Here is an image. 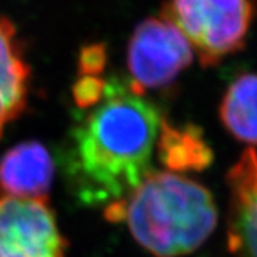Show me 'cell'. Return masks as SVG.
<instances>
[{
	"label": "cell",
	"instance_id": "6da1fadb",
	"mask_svg": "<svg viewBox=\"0 0 257 257\" xmlns=\"http://www.w3.org/2000/svg\"><path fill=\"white\" fill-rule=\"evenodd\" d=\"M160 114L128 80L104 82L100 100L76 120L60 155L73 196L87 206L124 200L152 173Z\"/></svg>",
	"mask_w": 257,
	"mask_h": 257
},
{
	"label": "cell",
	"instance_id": "30bf717a",
	"mask_svg": "<svg viewBox=\"0 0 257 257\" xmlns=\"http://www.w3.org/2000/svg\"><path fill=\"white\" fill-rule=\"evenodd\" d=\"M229 248L241 257H257V184L248 192L231 196Z\"/></svg>",
	"mask_w": 257,
	"mask_h": 257
},
{
	"label": "cell",
	"instance_id": "7a4b0ae2",
	"mask_svg": "<svg viewBox=\"0 0 257 257\" xmlns=\"http://www.w3.org/2000/svg\"><path fill=\"white\" fill-rule=\"evenodd\" d=\"M124 220L136 241L153 256L179 257L207 240L217 223V209L200 183L152 172L124 199Z\"/></svg>",
	"mask_w": 257,
	"mask_h": 257
},
{
	"label": "cell",
	"instance_id": "5b68a950",
	"mask_svg": "<svg viewBox=\"0 0 257 257\" xmlns=\"http://www.w3.org/2000/svg\"><path fill=\"white\" fill-rule=\"evenodd\" d=\"M66 248L46 200L0 199V257H64Z\"/></svg>",
	"mask_w": 257,
	"mask_h": 257
},
{
	"label": "cell",
	"instance_id": "3957f363",
	"mask_svg": "<svg viewBox=\"0 0 257 257\" xmlns=\"http://www.w3.org/2000/svg\"><path fill=\"white\" fill-rule=\"evenodd\" d=\"M254 15L256 0H167L162 9L204 67L244 47Z\"/></svg>",
	"mask_w": 257,
	"mask_h": 257
},
{
	"label": "cell",
	"instance_id": "7c38bea8",
	"mask_svg": "<svg viewBox=\"0 0 257 257\" xmlns=\"http://www.w3.org/2000/svg\"><path fill=\"white\" fill-rule=\"evenodd\" d=\"M107 62V52L103 43H92L82 49L79 55V76H100Z\"/></svg>",
	"mask_w": 257,
	"mask_h": 257
},
{
	"label": "cell",
	"instance_id": "ba28073f",
	"mask_svg": "<svg viewBox=\"0 0 257 257\" xmlns=\"http://www.w3.org/2000/svg\"><path fill=\"white\" fill-rule=\"evenodd\" d=\"M157 153L162 165L173 172H202L213 162V152L203 139L202 128L194 124L177 127L160 121Z\"/></svg>",
	"mask_w": 257,
	"mask_h": 257
},
{
	"label": "cell",
	"instance_id": "277c9868",
	"mask_svg": "<svg viewBox=\"0 0 257 257\" xmlns=\"http://www.w3.org/2000/svg\"><path fill=\"white\" fill-rule=\"evenodd\" d=\"M192 60V46L173 23L163 16L149 18L135 29L128 43V82L142 94L162 89L175 82Z\"/></svg>",
	"mask_w": 257,
	"mask_h": 257
},
{
	"label": "cell",
	"instance_id": "8fae6325",
	"mask_svg": "<svg viewBox=\"0 0 257 257\" xmlns=\"http://www.w3.org/2000/svg\"><path fill=\"white\" fill-rule=\"evenodd\" d=\"M104 79L100 76H79L73 86V99L77 109L84 110L100 100L104 90Z\"/></svg>",
	"mask_w": 257,
	"mask_h": 257
},
{
	"label": "cell",
	"instance_id": "52a82bcc",
	"mask_svg": "<svg viewBox=\"0 0 257 257\" xmlns=\"http://www.w3.org/2000/svg\"><path fill=\"white\" fill-rule=\"evenodd\" d=\"M30 67L25 60L16 28L0 16V138L5 127L26 109Z\"/></svg>",
	"mask_w": 257,
	"mask_h": 257
},
{
	"label": "cell",
	"instance_id": "8992f818",
	"mask_svg": "<svg viewBox=\"0 0 257 257\" xmlns=\"http://www.w3.org/2000/svg\"><path fill=\"white\" fill-rule=\"evenodd\" d=\"M55 166L47 149L39 142L12 147L0 162V186L15 197L46 200Z\"/></svg>",
	"mask_w": 257,
	"mask_h": 257
},
{
	"label": "cell",
	"instance_id": "9c48e42d",
	"mask_svg": "<svg viewBox=\"0 0 257 257\" xmlns=\"http://www.w3.org/2000/svg\"><path fill=\"white\" fill-rule=\"evenodd\" d=\"M220 119L231 136L257 145V73H244L227 87L220 104Z\"/></svg>",
	"mask_w": 257,
	"mask_h": 257
}]
</instances>
